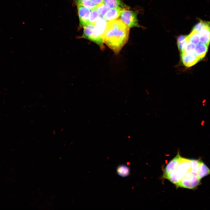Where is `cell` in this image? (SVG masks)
<instances>
[{
	"label": "cell",
	"instance_id": "cell-1",
	"mask_svg": "<svg viewBox=\"0 0 210 210\" xmlns=\"http://www.w3.org/2000/svg\"><path fill=\"white\" fill-rule=\"evenodd\" d=\"M130 27L120 19L107 22L103 35L104 43L116 54L127 42Z\"/></svg>",
	"mask_w": 210,
	"mask_h": 210
},
{
	"label": "cell",
	"instance_id": "cell-2",
	"mask_svg": "<svg viewBox=\"0 0 210 210\" xmlns=\"http://www.w3.org/2000/svg\"><path fill=\"white\" fill-rule=\"evenodd\" d=\"M83 31L81 38L89 40L98 45L101 49L104 48V41L102 37L97 34L95 29V23L90 24L83 27Z\"/></svg>",
	"mask_w": 210,
	"mask_h": 210
},
{
	"label": "cell",
	"instance_id": "cell-3",
	"mask_svg": "<svg viewBox=\"0 0 210 210\" xmlns=\"http://www.w3.org/2000/svg\"><path fill=\"white\" fill-rule=\"evenodd\" d=\"M200 180L197 174L190 171L185 174L182 179L176 186L177 188L193 189L198 185Z\"/></svg>",
	"mask_w": 210,
	"mask_h": 210
},
{
	"label": "cell",
	"instance_id": "cell-4",
	"mask_svg": "<svg viewBox=\"0 0 210 210\" xmlns=\"http://www.w3.org/2000/svg\"><path fill=\"white\" fill-rule=\"evenodd\" d=\"M137 13L126 8H123L120 15L123 22L130 27H139L137 18Z\"/></svg>",
	"mask_w": 210,
	"mask_h": 210
},
{
	"label": "cell",
	"instance_id": "cell-5",
	"mask_svg": "<svg viewBox=\"0 0 210 210\" xmlns=\"http://www.w3.org/2000/svg\"><path fill=\"white\" fill-rule=\"evenodd\" d=\"M77 8L80 26L82 27L89 24L90 10L82 6L77 5Z\"/></svg>",
	"mask_w": 210,
	"mask_h": 210
},
{
	"label": "cell",
	"instance_id": "cell-6",
	"mask_svg": "<svg viewBox=\"0 0 210 210\" xmlns=\"http://www.w3.org/2000/svg\"><path fill=\"white\" fill-rule=\"evenodd\" d=\"M181 54L183 63L188 67L194 65L200 60L195 53H188L185 52H181Z\"/></svg>",
	"mask_w": 210,
	"mask_h": 210
},
{
	"label": "cell",
	"instance_id": "cell-7",
	"mask_svg": "<svg viewBox=\"0 0 210 210\" xmlns=\"http://www.w3.org/2000/svg\"><path fill=\"white\" fill-rule=\"evenodd\" d=\"M190 162L191 159L185 158L181 157L175 169L184 175L187 172L191 171Z\"/></svg>",
	"mask_w": 210,
	"mask_h": 210
},
{
	"label": "cell",
	"instance_id": "cell-8",
	"mask_svg": "<svg viewBox=\"0 0 210 210\" xmlns=\"http://www.w3.org/2000/svg\"><path fill=\"white\" fill-rule=\"evenodd\" d=\"M181 157L179 152H178L176 157L170 161L166 166L163 174V177L165 178L176 168Z\"/></svg>",
	"mask_w": 210,
	"mask_h": 210
},
{
	"label": "cell",
	"instance_id": "cell-9",
	"mask_svg": "<svg viewBox=\"0 0 210 210\" xmlns=\"http://www.w3.org/2000/svg\"><path fill=\"white\" fill-rule=\"evenodd\" d=\"M123 8L119 7L110 8L103 17L108 21L117 19L120 16Z\"/></svg>",
	"mask_w": 210,
	"mask_h": 210
},
{
	"label": "cell",
	"instance_id": "cell-10",
	"mask_svg": "<svg viewBox=\"0 0 210 210\" xmlns=\"http://www.w3.org/2000/svg\"><path fill=\"white\" fill-rule=\"evenodd\" d=\"M198 33L200 42L209 46L210 42V24L202 29Z\"/></svg>",
	"mask_w": 210,
	"mask_h": 210
},
{
	"label": "cell",
	"instance_id": "cell-11",
	"mask_svg": "<svg viewBox=\"0 0 210 210\" xmlns=\"http://www.w3.org/2000/svg\"><path fill=\"white\" fill-rule=\"evenodd\" d=\"M184 175L175 169L165 177L173 184L176 185L182 179Z\"/></svg>",
	"mask_w": 210,
	"mask_h": 210
},
{
	"label": "cell",
	"instance_id": "cell-12",
	"mask_svg": "<svg viewBox=\"0 0 210 210\" xmlns=\"http://www.w3.org/2000/svg\"><path fill=\"white\" fill-rule=\"evenodd\" d=\"M208 46L202 43H199L196 46L195 53L200 60L205 56L207 51Z\"/></svg>",
	"mask_w": 210,
	"mask_h": 210
},
{
	"label": "cell",
	"instance_id": "cell-13",
	"mask_svg": "<svg viewBox=\"0 0 210 210\" xmlns=\"http://www.w3.org/2000/svg\"><path fill=\"white\" fill-rule=\"evenodd\" d=\"M189 42L187 36L181 35L179 36L177 39V46L181 52L185 49L187 44Z\"/></svg>",
	"mask_w": 210,
	"mask_h": 210
},
{
	"label": "cell",
	"instance_id": "cell-14",
	"mask_svg": "<svg viewBox=\"0 0 210 210\" xmlns=\"http://www.w3.org/2000/svg\"><path fill=\"white\" fill-rule=\"evenodd\" d=\"M210 174V169L202 161H201L199 170L197 174L201 179L203 177Z\"/></svg>",
	"mask_w": 210,
	"mask_h": 210
},
{
	"label": "cell",
	"instance_id": "cell-15",
	"mask_svg": "<svg viewBox=\"0 0 210 210\" xmlns=\"http://www.w3.org/2000/svg\"><path fill=\"white\" fill-rule=\"evenodd\" d=\"M103 3L110 8L119 7L124 8L121 0H104Z\"/></svg>",
	"mask_w": 210,
	"mask_h": 210
},
{
	"label": "cell",
	"instance_id": "cell-16",
	"mask_svg": "<svg viewBox=\"0 0 210 210\" xmlns=\"http://www.w3.org/2000/svg\"><path fill=\"white\" fill-rule=\"evenodd\" d=\"M116 171L118 174L122 177L127 176L130 173V169L128 167L125 165L119 166L117 168Z\"/></svg>",
	"mask_w": 210,
	"mask_h": 210
},
{
	"label": "cell",
	"instance_id": "cell-17",
	"mask_svg": "<svg viewBox=\"0 0 210 210\" xmlns=\"http://www.w3.org/2000/svg\"><path fill=\"white\" fill-rule=\"evenodd\" d=\"M189 41L195 45H197L200 42V38L199 33L196 31L192 30L191 33L187 36Z\"/></svg>",
	"mask_w": 210,
	"mask_h": 210
},
{
	"label": "cell",
	"instance_id": "cell-18",
	"mask_svg": "<svg viewBox=\"0 0 210 210\" xmlns=\"http://www.w3.org/2000/svg\"><path fill=\"white\" fill-rule=\"evenodd\" d=\"M109 8H110L103 3L97 5L95 9L101 17H104Z\"/></svg>",
	"mask_w": 210,
	"mask_h": 210
},
{
	"label": "cell",
	"instance_id": "cell-19",
	"mask_svg": "<svg viewBox=\"0 0 210 210\" xmlns=\"http://www.w3.org/2000/svg\"><path fill=\"white\" fill-rule=\"evenodd\" d=\"M77 5H79L84 6L90 10L95 9L97 5L93 4L90 0L77 1L76 2Z\"/></svg>",
	"mask_w": 210,
	"mask_h": 210
},
{
	"label": "cell",
	"instance_id": "cell-20",
	"mask_svg": "<svg viewBox=\"0 0 210 210\" xmlns=\"http://www.w3.org/2000/svg\"><path fill=\"white\" fill-rule=\"evenodd\" d=\"M201 161L198 160H191V172L197 174L199 169Z\"/></svg>",
	"mask_w": 210,
	"mask_h": 210
},
{
	"label": "cell",
	"instance_id": "cell-21",
	"mask_svg": "<svg viewBox=\"0 0 210 210\" xmlns=\"http://www.w3.org/2000/svg\"><path fill=\"white\" fill-rule=\"evenodd\" d=\"M210 24V21H206L200 20L193 27V29L199 32L202 29Z\"/></svg>",
	"mask_w": 210,
	"mask_h": 210
},
{
	"label": "cell",
	"instance_id": "cell-22",
	"mask_svg": "<svg viewBox=\"0 0 210 210\" xmlns=\"http://www.w3.org/2000/svg\"><path fill=\"white\" fill-rule=\"evenodd\" d=\"M99 16V13L95 9L91 10L89 18V23H95L100 17Z\"/></svg>",
	"mask_w": 210,
	"mask_h": 210
},
{
	"label": "cell",
	"instance_id": "cell-23",
	"mask_svg": "<svg viewBox=\"0 0 210 210\" xmlns=\"http://www.w3.org/2000/svg\"><path fill=\"white\" fill-rule=\"evenodd\" d=\"M196 46V45L189 41L187 44L185 50L182 52H185L188 53H195Z\"/></svg>",
	"mask_w": 210,
	"mask_h": 210
},
{
	"label": "cell",
	"instance_id": "cell-24",
	"mask_svg": "<svg viewBox=\"0 0 210 210\" xmlns=\"http://www.w3.org/2000/svg\"><path fill=\"white\" fill-rule=\"evenodd\" d=\"M94 5H97L103 3L104 0H90Z\"/></svg>",
	"mask_w": 210,
	"mask_h": 210
},
{
	"label": "cell",
	"instance_id": "cell-25",
	"mask_svg": "<svg viewBox=\"0 0 210 210\" xmlns=\"http://www.w3.org/2000/svg\"><path fill=\"white\" fill-rule=\"evenodd\" d=\"M85 0H75L76 2L77 1H84Z\"/></svg>",
	"mask_w": 210,
	"mask_h": 210
}]
</instances>
